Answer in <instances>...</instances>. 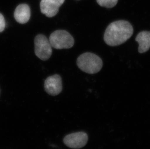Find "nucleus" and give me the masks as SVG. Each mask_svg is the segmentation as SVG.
I'll return each mask as SVG.
<instances>
[{
    "label": "nucleus",
    "instance_id": "f257e3e1",
    "mask_svg": "<svg viewBox=\"0 0 150 149\" xmlns=\"http://www.w3.org/2000/svg\"><path fill=\"white\" fill-rule=\"evenodd\" d=\"M133 28L131 24L125 20L114 21L109 24L104 34L105 42L110 46L123 44L132 37Z\"/></svg>",
    "mask_w": 150,
    "mask_h": 149
},
{
    "label": "nucleus",
    "instance_id": "f03ea898",
    "mask_svg": "<svg viewBox=\"0 0 150 149\" xmlns=\"http://www.w3.org/2000/svg\"><path fill=\"white\" fill-rule=\"evenodd\" d=\"M77 65L83 72L93 74L98 73L102 69L103 61L95 54L86 52L78 57Z\"/></svg>",
    "mask_w": 150,
    "mask_h": 149
},
{
    "label": "nucleus",
    "instance_id": "7ed1b4c3",
    "mask_svg": "<svg viewBox=\"0 0 150 149\" xmlns=\"http://www.w3.org/2000/svg\"><path fill=\"white\" fill-rule=\"evenodd\" d=\"M51 46L56 49H68L72 47L74 40L67 31L57 30L51 34L49 38Z\"/></svg>",
    "mask_w": 150,
    "mask_h": 149
},
{
    "label": "nucleus",
    "instance_id": "20e7f679",
    "mask_svg": "<svg viewBox=\"0 0 150 149\" xmlns=\"http://www.w3.org/2000/svg\"><path fill=\"white\" fill-rule=\"evenodd\" d=\"M52 46L49 40L45 35L38 34L35 39V52L40 59L48 60L52 53Z\"/></svg>",
    "mask_w": 150,
    "mask_h": 149
},
{
    "label": "nucleus",
    "instance_id": "39448f33",
    "mask_svg": "<svg viewBox=\"0 0 150 149\" xmlns=\"http://www.w3.org/2000/svg\"><path fill=\"white\" fill-rule=\"evenodd\" d=\"M87 134L83 132L74 133L64 138V143L66 146L72 149H80L85 146L88 142Z\"/></svg>",
    "mask_w": 150,
    "mask_h": 149
},
{
    "label": "nucleus",
    "instance_id": "423d86ee",
    "mask_svg": "<svg viewBox=\"0 0 150 149\" xmlns=\"http://www.w3.org/2000/svg\"><path fill=\"white\" fill-rule=\"evenodd\" d=\"M64 1L65 0H41L40 4L41 13L49 18L54 17Z\"/></svg>",
    "mask_w": 150,
    "mask_h": 149
},
{
    "label": "nucleus",
    "instance_id": "0eeeda50",
    "mask_svg": "<svg viewBox=\"0 0 150 149\" xmlns=\"http://www.w3.org/2000/svg\"><path fill=\"white\" fill-rule=\"evenodd\" d=\"M44 88L46 91L51 96H55L59 94L62 90L60 76L54 74L49 77L45 82Z\"/></svg>",
    "mask_w": 150,
    "mask_h": 149
},
{
    "label": "nucleus",
    "instance_id": "6e6552de",
    "mask_svg": "<svg viewBox=\"0 0 150 149\" xmlns=\"http://www.w3.org/2000/svg\"><path fill=\"white\" fill-rule=\"evenodd\" d=\"M31 15L29 6L23 4L18 5L14 12V18L16 21L21 24H25L29 21Z\"/></svg>",
    "mask_w": 150,
    "mask_h": 149
},
{
    "label": "nucleus",
    "instance_id": "1a4fd4ad",
    "mask_svg": "<svg viewBox=\"0 0 150 149\" xmlns=\"http://www.w3.org/2000/svg\"><path fill=\"white\" fill-rule=\"evenodd\" d=\"M136 41L139 44V52L140 53L147 52L150 48V32H139L136 37Z\"/></svg>",
    "mask_w": 150,
    "mask_h": 149
},
{
    "label": "nucleus",
    "instance_id": "9d476101",
    "mask_svg": "<svg viewBox=\"0 0 150 149\" xmlns=\"http://www.w3.org/2000/svg\"><path fill=\"white\" fill-rule=\"evenodd\" d=\"M118 0H97L100 6L106 8H112L117 4Z\"/></svg>",
    "mask_w": 150,
    "mask_h": 149
},
{
    "label": "nucleus",
    "instance_id": "9b49d317",
    "mask_svg": "<svg viewBox=\"0 0 150 149\" xmlns=\"http://www.w3.org/2000/svg\"><path fill=\"white\" fill-rule=\"evenodd\" d=\"M6 27V21L4 17L0 13V32H2Z\"/></svg>",
    "mask_w": 150,
    "mask_h": 149
}]
</instances>
